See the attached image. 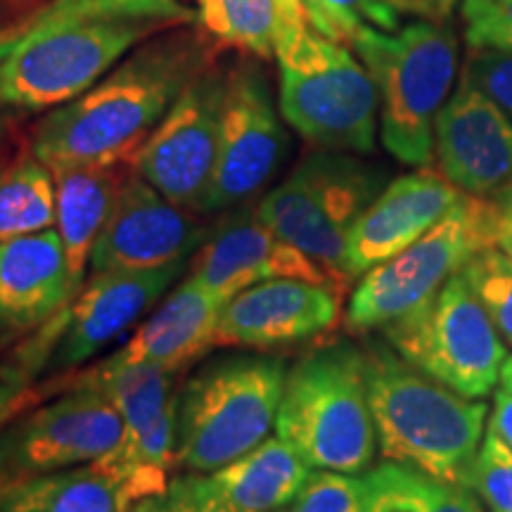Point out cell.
<instances>
[{"mask_svg": "<svg viewBox=\"0 0 512 512\" xmlns=\"http://www.w3.org/2000/svg\"><path fill=\"white\" fill-rule=\"evenodd\" d=\"M74 384L102 389L124 420L121 444L95 463L121 484L128 508L143 498L164 496L166 472L176 463L174 373L110 356Z\"/></svg>", "mask_w": 512, "mask_h": 512, "instance_id": "12", "label": "cell"}, {"mask_svg": "<svg viewBox=\"0 0 512 512\" xmlns=\"http://www.w3.org/2000/svg\"><path fill=\"white\" fill-rule=\"evenodd\" d=\"M463 278L472 294L494 320L503 342L512 347V259L501 249L486 247L463 266Z\"/></svg>", "mask_w": 512, "mask_h": 512, "instance_id": "30", "label": "cell"}, {"mask_svg": "<svg viewBox=\"0 0 512 512\" xmlns=\"http://www.w3.org/2000/svg\"><path fill=\"white\" fill-rule=\"evenodd\" d=\"M95 3H98V0H48L41 8L31 10L27 17L19 19V22L0 27V62L15 53L29 36L53 27L57 22H64V19L69 17L83 15V12L93 10Z\"/></svg>", "mask_w": 512, "mask_h": 512, "instance_id": "35", "label": "cell"}, {"mask_svg": "<svg viewBox=\"0 0 512 512\" xmlns=\"http://www.w3.org/2000/svg\"><path fill=\"white\" fill-rule=\"evenodd\" d=\"M311 472L285 439L268 437L233 463L200 475L211 494L233 508L280 512L294 503Z\"/></svg>", "mask_w": 512, "mask_h": 512, "instance_id": "24", "label": "cell"}, {"mask_svg": "<svg viewBox=\"0 0 512 512\" xmlns=\"http://www.w3.org/2000/svg\"><path fill=\"white\" fill-rule=\"evenodd\" d=\"M285 380L278 356L228 354L197 368L176 394V463L207 475L266 441Z\"/></svg>", "mask_w": 512, "mask_h": 512, "instance_id": "5", "label": "cell"}, {"mask_svg": "<svg viewBox=\"0 0 512 512\" xmlns=\"http://www.w3.org/2000/svg\"><path fill=\"white\" fill-rule=\"evenodd\" d=\"M501 382H503V389H508V392H512V356L505 358L503 370H501Z\"/></svg>", "mask_w": 512, "mask_h": 512, "instance_id": "43", "label": "cell"}, {"mask_svg": "<svg viewBox=\"0 0 512 512\" xmlns=\"http://www.w3.org/2000/svg\"><path fill=\"white\" fill-rule=\"evenodd\" d=\"M441 3L448 5V8H453V0H441Z\"/></svg>", "mask_w": 512, "mask_h": 512, "instance_id": "46", "label": "cell"}, {"mask_svg": "<svg viewBox=\"0 0 512 512\" xmlns=\"http://www.w3.org/2000/svg\"><path fill=\"white\" fill-rule=\"evenodd\" d=\"M432 512H486V510L484 505L479 503L475 491L467 489V486L444 482Z\"/></svg>", "mask_w": 512, "mask_h": 512, "instance_id": "37", "label": "cell"}, {"mask_svg": "<svg viewBox=\"0 0 512 512\" xmlns=\"http://www.w3.org/2000/svg\"><path fill=\"white\" fill-rule=\"evenodd\" d=\"M124 437V420L110 396L91 384H74L0 432L10 482L100 460Z\"/></svg>", "mask_w": 512, "mask_h": 512, "instance_id": "15", "label": "cell"}, {"mask_svg": "<svg viewBox=\"0 0 512 512\" xmlns=\"http://www.w3.org/2000/svg\"><path fill=\"white\" fill-rule=\"evenodd\" d=\"M380 166L349 152L318 150L256 204L259 219L278 238L299 247L347 287L344 252L354 223L387 183Z\"/></svg>", "mask_w": 512, "mask_h": 512, "instance_id": "9", "label": "cell"}, {"mask_svg": "<svg viewBox=\"0 0 512 512\" xmlns=\"http://www.w3.org/2000/svg\"><path fill=\"white\" fill-rule=\"evenodd\" d=\"M382 337L408 363L465 399L494 392L508 358V344L463 273L453 275L420 309L384 325Z\"/></svg>", "mask_w": 512, "mask_h": 512, "instance_id": "11", "label": "cell"}, {"mask_svg": "<svg viewBox=\"0 0 512 512\" xmlns=\"http://www.w3.org/2000/svg\"><path fill=\"white\" fill-rule=\"evenodd\" d=\"M188 24H197V12L178 0H128L69 17L29 36L0 62L3 95L12 110H55L150 38Z\"/></svg>", "mask_w": 512, "mask_h": 512, "instance_id": "2", "label": "cell"}, {"mask_svg": "<svg viewBox=\"0 0 512 512\" xmlns=\"http://www.w3.org/2000/svg\"><path fill=\"white\" fill-rule=\"evenodd\" d=\"M126 512H176V510L166 503L164 496H155V498H143V501L133 503Z\"/></svg>", "mask_w": 512, "mask_h": 512, "instance_id": "42", "label": "cell"}, {"mask_svg": "<svg viewBox=\"0 0 512 512\" xmlns=\"http://www.w3.org/2000/svg\"><path fill=\"white\" fill-rule=\"evenodd\" d=\"M285 150L287 133L266 74L254 60L235 62L226 72L219 157L202 214L252 200L273 178Z\"/></svg>", "mask_w": 512, "mask_h": 512, "instance_id": "14", "label": "cell"}, {"mask_svg": "<svg viewBox=\"0 0 512 512\" xmlns=\"http://www.w3.org/2000/svg\"><path fill=\"white\" fill-rule=\"evenodd\" d=\"M197 27L221 50L233 48L252 57L275 55L287 31L306 19L302 0H195Z\"/></svg>", "mask_w": 512, "mask_h": 512, "instance_id": "25", "label": "cell"}, {"mask_svg": "<svg viewBox=\"0 0 512 512\" xmlns=\"http://www.w3.org/2000/svg\"><path fill=\"white\" fill-rule=\"evenodd\" d=\"M5 110H12V107L8 105V100H5V95H3V83H0V114H3Z\"/></svg>", "mask_w": 512, "mask_h": 512, "instance_id": "45", "label": "cell"}, {"mask_svg": "<svg viewBox=\"0 0 512 512\" xmlns=\"http://www.w3.org/2000/svg\"><path fill=\"white\" fill-rule=\"evenodd\" d=\"M226 72L219 62H211L197 74L133 157V171L140 178L195 214H202L214 181Z\"/></svg>", "mask_w": 512, "mask_h": 512, "instance_id": "13", "label": "cell"}, {"mask_svg": "<svg viewBox=\"0 0 512 512\" xmlns=\"http://www.w3.org/2000/svg\"><path fill=\"white\" fill-rule=\"evenodd\" d=\"M285 512H363V477L313 470Z\"/></svg>", "mask_w": 512, "mask_h": 512, "instance_id": "32", "label": "cell"}, {"mask_svg": "<svg viewBox=\"0 0 512 512\" xmlns=\"http://www.w3.org/2000/svg\"><path fill=\"white\" fill-rule=\"evenodd\" d=\"M226 302L195 275H188L176 290L164 294V302L147 313L112 356L121 363L178 373L216 347V328Z\"/></svg>", "mask_w": 512, "mask_h": 512, "instance_id": "22", "label": "cell"}, {"mask_svg": "<svg viewBox=\"0 0 512 512\" xmlns=\"http://www.w3.org/2000/svg\"><path fill=\"white\" fill-rule=\"evenodd\" d=\"M200 283L223 299L266 280L294 278L306 283L344 290L318 261L302 249L278 238L256 214V207L233 211L209 230L195 256L192 273Z\"/></svg>", "mask_w": 512, "mask_h": 512, "instance_id": "18", "label": "cell"}, {"mask_svg": "<svg viewBox=\"0 0 512 512\" xmlns=\"http://www.w3.org/2000/svg\"><path fill=\"white\" fill-rule=\"evenodd\" d=\"M209 226L131 171L91 254V273L152 271L202 247Z\"/></svg>", "mask_w": 512, "mask_h": 512, "instance_id": "16", "label": "cell"}, {"mask_svg": "<svg viewBox=\"0 0 512 512\" xmlns=\"http://www.w3.org/2000/svg\"><path fill=\"white\" fill-rule=\"evenodd\" d=\"M124 489L98 463L17 479L0 494V512H126Z\"/></svg>", "mask_w": 512, "mask_h": 512, "instance_id": "26", "label": "cell"}, {"mask_svg": "<svg viewBox=\"0 0 512 512\" xmlns=\"http://www.w3.org/2000/svg\"><path fill=\"white\" fill-rule=\"evenodd\" d=\"M302 5L318 34L349 48L363 29L396 31L406 15L446 19L451 12L441 0H302Z\"/></svg>", "mask_w": 512, "mask_h": 512, "instance_id": "28", "label": "cell"}, {"mask_svg": "<svg viewBox=\"0 0 512 512\" xmlns=\"http://www.w3.org/2000/svg\"><path fill=\"white\" fill-rule=\"evenodd\" d=\"M465 192L444 174L422 166L415 174L387 183L351 228L344 252V275L368 273L411 247L460 202Z\"/></svg>", "mask_w": 512, "mask_h": 512, "instance_id": "19", "label": "cell"}, {"mask_svg": "<svg viewBox=\"0 0 512 512\" xmlns=\"http://www.w3.org/2000/svg\"><path fill=\"white\" fill-rule=\"evenodd\" d=\"M441 486L411 465L387 460L363 475V512H432Z\"/></svg>", "mask_w": 512, "mask_h": 512, "instance_id": "29", "label": "cell"}, {"mask_svg": "<svg viewBox=\"0 0 512 512\" xmlns=\"http://www.w3.org/2000/svg\"><path fill=\"white\" fill-rule=\"evenodd\" d=\"M27 399L29 389H19L17 384H12L10 380H5V377L0 375V430H3L5 422L15 418V413H19L27 406Z\"/></svg>", "mask_w": 512, "mask_h": 512, "instance_id": "40", "label": "cell"}, {"mask_svg": "<svg viewBox=\"0 0 512 512\" xmlns=\"http://www.w3.org/2000/svg\"><path fill=\"white\" fill-rule=\"evenodd\" d=\"M363 356L382 456L470 489L489 413L486 403L465 399L422 373L387 339H368Z\"/></svg>", "mask_w": 512, "mask_h": 512, "instance_id": "3", "label": "cell"}, {"mask_svg": "<svg viewBox=\"0 0 512 512\" xmlns=\"http://www.w3.org/2000/svg\"><path fill=\"white\" fill-rule=\"evenodd\" d=\"M494 247L512 259V188L494 197Z\"/></svg>", "mask_w": 512, "mask_h": 512, "instance_id": "38", "label": "cell"}, {"mask_svg": "<svg viewBox=\"0 0 512 512\" xmlns=\"http://www.w3.org/2000/svg\"><path fill=\"white\" fill-rule=\"evenodd\" d=\"M280 114L320 150H375L380 93L349 46L318 34L309 22L287 31L275 48Z\"/></svg>", "mask_w": 512, "mask_h": 512, "instance_id": "7", "label": "cell"}, {"mask_svg": "<svg viewBox=\"0 0 512 512\" xmlns=\"http://www.w3.org/2000/svg\"><path fill=\"white\" fill-rule=\"evenodd\" d=\"M470 489L491 512H512V451L494 430H486L479 446Z\"/></svg>", "mask_w": 512, "mask_h": 512, "instance_id": "31", "label": "cell"}, {"mask_svg": "<svg viewBox=\"0 0 512 512\" xmlns=\"http://www.w3.org/2000/svg\"><path fill=\"white\" fill-rule=\"evenodd\" d=\"M494 216V197L465 192L420 240L363 273L347 309L349 330H382L430 302L472 256L494 247Z\"/></svg>", "mask_w": 512, "mask_h": 512, "instance_id": "10", "label": "cell"}, {"mask_svg": "<svg viewBox=\"0 0 512 512\" xmlns=\"http://www.w3.org/2000/svg\"><path fill=\"white\" fill-rule=\"evenodd\" d=\"M219 50L195 24L150 38L86 93L38 121L31 150L50 171L133 162L178 95L216 62Z\"/></svg>", "mask_w": 512, "mask_h": 512, "instance_id": "1", "label": "cell"}, {"mask_svg": "<svg viewBox=\"0 0 512 512\" xmlns=\"http://www.w3.org/2000/svg\"><path fill=\"white\" fill-rule=\"evenodd\" d=\"M463 74L470 76L472 83L512 119V50H470Z\"/></svg>", "mask_w": 512, "mask_h": 512, "instance_id": "34", "label": "cell"}, {"mask_svg": "<svg viewBox=\"0 0 512 512\" xmlns=\"http://www.w3.org/2000/svg\"><path fill=\"white\" fill-rule=\"evenodd\" d=\"M275 430L313 470H368L377 434L363 347L330 342L299 358L287 370Z\"/></svg>", "mask_w": 512, "mask_h": 512, "instance_id": "4", "label": "cell"}, {"mask_svg": "<svg viewBox=\"0 0 512 512\" xmlns=\"http://www.w3.org/2000/svg\"><path fill=\"white\" fill-rule=\"evenodd\" d=\"M164 498L176 512H252L233 508V505L219 501V498L204 486L200 472H192L188 477L174 479V482L169 484V489H166Z\"/></svg>", "mask_w": 512, "mask_h": 512, "instance_id": "36", "label": "cell"}, {"mask_svg": "<svg viewBox=\"0 0 512 512\" xmlns=\"http://www.w3.org/2000/svg\"><path fill=\"white\" fill-rule=\"evenodd\" d=\"M489 430H494L503 439V444L510 446L512 451V392H508V389L496 392Z\"/></svg>", "mask_w": 512, "mask_h": 512, "instance_id": "39", "label": "cell"}, {"mask_svg": "<svg viewBox=\"0 0 512 512\" xmlns=\"http://www.w3.org/2000/svg\"><path fill=\"white\" fill-rule=\"evenodd\" d=\"M339 292L328 285L280 278L256 283L223 306L216 347H285L335 325Z\"/></svg>", "mask_w": 512, "mask_h": 512, "instance_id": "20", "label": "cell"}, {"mask_svg": "<svg viewBox=\"0 0 512 512\" xmlns=\"http://www.w3.org/2000/svg\"><path fill=\"white\" fill-rule=\"evenodd\" d=\"M133 162L76 164L53 169L57 185V233L67 259L72 297L86 283L91 254Z\"/></svg>", "mask_w": 512, "mask_h": 512, "instance_id": "23", "label": "cell"}, {"mask_svg": "<svg viewBox=\"0 0 512 512\" xmlns=\"http://www.w3.org/2000/svg\"><path fill=\"white\" fill-rule=\"evenodd\" d=\"M439 169L467 195L498 197L512 188V121L467 74L434 124Z\"/></svg>", "mask_w": 512, "mask_h": 512, "instance_id": "17", "label": "cell"}, {"mask_svg": "<svg viewBox=\"0 0 512 512\" xmlns=\"http://www.w3.org/2000/svg\"><path fill=\"white\" fill-rule=\"evenodd\" d=\"M185 261L152 271L91 273L79 292L17 351L5 380L29 389L36 375L67 373L107 351L152 311L181 278Z\"/></svg>", "mask_w": 512, "mask_h": 512, "instance_id": "8", "label": "cell"}, {"mask_svg": "<svg viewBox=\"0 0 512 512\" xmlns=\"http://www.w3.org/2000/svg\"><path fill=\"white\" fill-rule=\"evenodd\" d=\"M463 19L470 50H512V0H463Z\"/></svg>", "mask_w": 512, "mask_h": 512, "instance_id": "33", "label": "cell"}, {"mask_svg": "<svg viewBox=\"0 0 512 512\" xmlns=\"http://www.w3.org/2000/svg\"><path fill=\"white\" fill-rule=\"evenodd\" d=\"M72 299L57 228L0 242V337L31 335Z\"/></svg>", "mask_w": 512, "mask_h": 512, "instance_id": "21", "label": "cell"}, {"mask_svg": "<svg viewBox=\"0 0 512 512\" xmlns=\"http://www.w3.org/2000/svg\"><path fill=\"white\" fill-rule=\"evenodd\" d=\"M10 484V477H8V467H5V460H3V451H0V494L5 491V486Z\"/></svg>", "mask_w": 512, "mask_h": 512, "instance_id": "44", "label": "cell"}, {"mask_svg": "<svg viewBox=\"0 0 512 512\" xmlns=\"http://www.w3.org/2000/svg\"><path fill=\"white\" fill-rule=\"evenodd\" d=\"M351 48L380 93V136L408 166H430L434 124L458 72V38L444 19H415L396 31L363 29Z\"/></svg>", "mask_w": 512, "mask_h": 512, "instance_id": "6", "label": "cell"}, {"mask_svg": "<svg viewBox=\"0 0 512 512\" xmlns=\"http://www.w3.org/2000/svg\"><path fill=\"white\" fill-rule=\"evenodd\" d=\"M57 185L36 152L22 147L0 169V242L55 228Z\"/></svg>", "mask_w": 512, "mask_h": 512, "instance_id": "27", "label": "cell"}, {"mask_svg": "<svg viewBox=\"0 0 512 512\" xmlns=\"http://www.w3.org/2000/svg\"><path fill=\"white\" fill-rule=\"evenodd\" d=\"M19 150H22V147L17 145V136H15V131H12L10 126L0 124V169H3V166L8 164L10 159L15 157Z\"/></svg>", "mask_w": 512, "mask_h": 512, "instance_id": "41", "label": "cell"}]
</instances>
